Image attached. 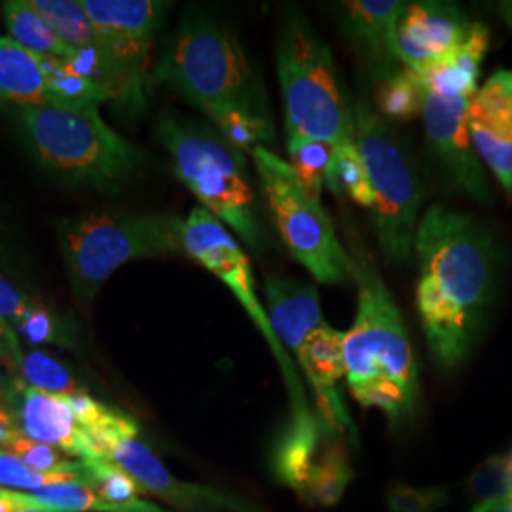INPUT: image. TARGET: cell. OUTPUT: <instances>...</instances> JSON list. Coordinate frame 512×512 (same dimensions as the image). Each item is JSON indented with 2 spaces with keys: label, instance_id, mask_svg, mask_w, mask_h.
I'll use <instances>...</instances> for the list:
<instances>
[{
  "label": "cell",
  "instance_id": "cell-20",
  "mask_svg": "<svg viewBox=\"0 0 512 512\" xmlns=\"http://www.w3.org/2000/svg\"><path fill=\"white\" fill-rule=\"evenodd\" d=\"M0 319L31 344L76 348L74 325L0 272Z\"/></svg>",
  "mask_w": 512,
  "mask_h": 512
},
{
  "label": "cell",
  "instance_id": "cell-8",
  "mask_svg": "<svg viewBox=\"0 0 512 512\" xmlns=\"http://www.w3.org/2000/svg\"><path fill=\"white\" fill-rule=\"evenodd\" d=\"M488 48L490 31L475 21L471 37L456 54L414 74L420 82V116L429 145L450 179L482 205H490L494 196L469 135V110Z\"/></svg>",
  "mask_w": 512,
  "mask_h": 512
},
{
  "label": "cell",
  "instance_id": "cell-7",
  "mask_svg": "<svg viewBox=\"0 0 512 512\" xmlns=\"http://www.w3.org/2000/svg\"><path fill=\"white\" fill-rule=\"evenodd\" d=\"M277 78L287 135L334 148L357 150L353 101L344 92L330 48L300 16L285 21L277 40Z\"/></svg>",
  "mask_w": 512,
  "mask_h": 512
},
{
  "label": "cell",
  "instance_id": "cell-2",
  "mask_svg": "<svg viewBox=\"0 0 512 512\" xmlns=\"http://www.w3.org/2000/svg\"><path fill=\"white\" fill-rule=\"evenodd\" d=\"M357 313L344 338L346 384L363 408L380 410L393 429L420 404V372L403 313L363 247H351Z\"/></svg>",
  "mask_w": 512,
  "mask_h": 512
},
{
  "label": "cell",
  "instance_id": "cell-35",
  "mask_svg": "<svg viewBox=\"0 0 512 512\" xmlns=\"http://www.w3.org/2000/svg\"><path fill=\"white\" fill-rule=\"evenodd\" d=\"M21 435L23 433H21L14 406L0 403V448L6 450Z\"/></svg>",
  "mask_w": 512,
  "mask_h": 512
},
{
  "label": "cell",
  "instance_id": "cell-13",
  "mask_svg": "<svg viewBox=\"0 0 512 512\" xmlns=\"http://www.w3.org/2000/svg\"><path fill=\"white\" fill-rule=\"evenodd\" d=\"M338 435L311 414L291 418L275 442V478L311 507L336 505L351 482V465Z\"/></svg>",
  "mask_w": 512,
  "mask_h": 512
},
{
  "label": "cell",
  "instance_id": "cell-27",
  "mask_svg": "<svg viewBox=\"0 0 512 512\" xmlns=\"http://www.w3.org/2000/svg\"><path fill=\"white\" fill-rule=\"evenodd\" d=\"M80 463L82 478L92 486L99 499L114 507L116 512L141 499V495H145L143 488L135 482V478L109 459L92 458Z\"/></svg>",
  "mask_w": 512,
  "mask_h": 512
},
{
  "label": "cell",
  "instance_id": "cell-17",
  "mask_svg": "<svg viewBox=\"0 0 512 512\" xmlns=\"http://www.w3.org/2000/svg\"><path fill=\"white\" fill-rule=\"evenodd\" d=\"M401 0H351L340 4V27L376 86L403 73L397 48Z\"/></svg>",
  "mask_w": 512,
  "mask_h": 512
},
{
  "label": "cell",
  "instance_id": "cell-32",
  "mask_svg": "<svg viewBox=\"0 0 512 512\" xmlns=\"http://www.w3.org/2000/svg\"><path fill=\"white\" fill-rule=\"evenodd\" d=\"M6 450L40 473H82L80 461H73L54 446L42 444L25 435L14 440Z\"/></svg>",
  "mask_w": 512,
  "mask_h": 512
},
{
  "label": "cell",
  "instance_id": "cell-19",
  "mask_svg": "<svg viewBox=\"0 0 512 512\" xmlns=\"http://www.w3.org/2000/svg\"><path fill=\"white\" fill-rule=\"evenodd\" d=\"M80 4L110 42L150 50L171 8L160 0H80Z\"/></svg>",
  "mask_w": 512,
  "mask_h": 512
},
{
  "label": "cell",
  "instance_id": "cell-1",
  "mask_svg": "<svg viewBox=\"0 0 512 512\" xmlns=\"http://www.w3.org/2000/svg\"><path fill=\"white\" fill-rule=\"evenodd\" d=\"M414 256L416 308L429 355L452 370L469 357L494 296V239L473 215L433 205L421 215Z\"/></svg>",
  "mask_w": 512,
  "mask_h": 512
},
{
  "label": "cell",
  "instance_id": "cell-15",
  "mask_svg": "<svg viewBox=\"0 0 512 512\" xmlns=\"http://www.w3.org/2000/svg\"><path fill=\"white\" fill-rule=\"evenodd\" d=\"M475 21L454 2H404L397 23V48L404 71L423 74L456 54L469 40Z\"/></svg>",
  "mask_w": 512,
  "mask_h": 512
},
{
  "label": "cell",
  "instance_id": "cell-29",
  "mask_svg": "<svg viewBox=\"0 0 512 512\" xmlns=\"http://www.w3.org/2000/svg\"><path fill=\"white\" fill-rule=\"evenodd\" d=\"M27 495L42 507L59 512H116L107 505L84 478H73L67 482L52 484Z\"/></svg>",
  "mask_w": 512,
  "mask_h": 512
},
{
  "label": "cell",
  "instance_id": "cell-11",
  "mask_svg": "<svg viewBox=\"0 0 512 512\" xmlns=\"http://www.w3.org/2000/svg\"><path fill=\"white\" fill-rule=\"evenodd\" d=\"M279 238L294 260L321 285L353 279V258L338 238L323 203L298 181L293 167L272 148L249 154Z\"/></svg>",
  "mask_w": 512,
  "mask_h": 512
},
{
  "label": "cell",
  "instance_id": "cell-31",
  "mask_svg": "<svg viewBox=\"0 0 512 512\" xmlns=\"http://www.w3.org/2000/svg\"><path fill=\"white\" fill-rule=\"evenodd\" d=\"M73 478H82V473H40L16 458L14 454H10L8 450L0 448V488L4 490L35 492L40 488L67 482Z\"/></svg>",
  "mask_w": 512,
  "mask_h": 512
},
{
  "label": "cell",
  "instance_id": "cell-37",
  "mask_svg": "<svg viewBox=\"0 0 512 512\" xmlns=\"http://www.w3.org/2000/svg\"><path fill=\"white\" fill-rule=\"evenodd\" d=\"M21 378L0 370V403L14 404Z\"/></svg>",
  "mask_w": 512,
  "mask_h": 512
},
{
  "label": "cell",
  "instance_id": "cell-23",
  "mask_svg": "<svg viewBox=\"0 0 512 512\" xmlns=\"http://www.w3.org/2000/svg\"><path fill=\"white\" fill-rule=\"evenodd\" d=\"M4 23L10 38L19 46L29 50L38 57H73L71 50L61 38L55 35L54 29L44 21L37 10L29 4V0H8L2 4Z\"/></svg>",
  "mask_w": 512,
  "mask_h": 512
},
{
  "label": "cell",
  "instance_id": "cell-26",
  "mask_svg": "<svg viewBox=\"0 0 512 512\" xmlns=\"http://www.w3.org/2000/svg\"><path fill=\"white\" fill-rule=\"evenodd\" d=\"M287 152L289 165L293 167L298 181L313 198L321 200L323 188H327L332 171L334 148L300 135H287Z\"/></svg>",
  "mask_w": 512,
  "mask_h": 512
},
{
  "label": "cell",
  "instance_id": "cell-16",
  "mask_svg": "<svg viewBox=\"0 0 512 512\" xmlns=\"http://www.w3.org/2000/svg\"><path fill=\"white\" fill-rule=\"evenodd\" d=\"M476 156L512 202V71H495L476 92L469 110Z\"/></svg>",
  "mask_w": 512,
  "mask_h": 512
},
{
  "label": "cell",
  "instance_id": "cell-21",
  "mask_svg": "<svg viewBox=\"0 0 512 512\" xmlns=\"http://www.w3.org/2000/svg\"><path fill=\"white\" fill-rule=\"evenodd\" d=\"M37 105H48L42 57L10 37H0V107Z\"/></svg>",
  "mask_w": 512,
  "mask_h": 512
},
{
  "label": "cell",
  "instance_id": "cell-30",
  "mask_svg": "<svg viewBox=\"0 0 512 512\" xmlns=\"http://www.w3.org/2000/svg\"><path fill=\"white\" fill-rule=\"evenodd\" d=\"M374 107L387 122H406L414 116H420L421 88L418 78L403 71L380 84Z\"/></svg>",
  "mask_w": 512,
  "mask_h": 512
},
{
  "label": "cell",
  "instance_id": "cell-5",
  "mask_svg": "<svg viewBox=\"0 0 512 512\" xmlns=\"http://www.w3.org/2000/svg\"><path fill=\"white\" fill-rule=\"evenodd\" d=\"M4 110L38 164L71 183L114 190L137 175L145 162L143 152L110 128L97 107L37 105Z\"/></svg>",
  "mask_w": 512,
  "mask_h": 512
},
{
  "label": "cell",
  "instance_id": "cell-36",
  "mask_svg": "<svg viewBox=\"0 0 512 512\" xmlns=\"http://www.w3.org/2000/svg\"><path fill=\"white\" fill-rule=\"evenodd\" d=\"M31 505L27 492H14L0 488V512H18Z\"/></svg>",
  "mask_w": 512,
  "mask_h": 512
},
{
  "label": "cell",
  "instance_id": "cell-14",
  "mask_svg": "<svg viewBox=\"0 0 512 512\" xmlns=\"http://www.w3.org/2000/svg\"><path fill=\"white\" fill-rule=\"evenodd\" d=\"M109 459L135 478L145 494L156 495L181 512H268L249 497H241L217 486L184 482L173 475L164 461L141 439V429L110 440L101 448Z\"/></svg>",
  "mask_w": 512,
  "mask_h": 512
},
{
  "label": "cell",
  "instance_id": "cell-24",
  "mask_svg": "<svg viewBox=\"0 0 512 512\" xmlns=\"http://www.w3.org/2000/svg\"><path fill=\"white\" fill-rule=\"evenodd\" d=\"M29 4L74 52L109 46V40L95 29L80 0H29Z\"/></svg>",
  "mask_w": 512,
  "mask_h": 512
},
{
  "label": "cell",
  "instance_id": "cell-12",
  "mask_svg": "<svg viewBox=\"0 0 512 512\" xmlns=\"http://www.w3.org/2000/svg\"><path fill=\"white\" fill-rule=\"evenodd\" d=\"M183 253L230 289V293L236 296L239 306L251 317L258 332L264 336L289 389L291 418L311 416L313 412L306 399L302 380L298 376V368L294 365L289 351L281 346V342L275 336L268 310L256 293L251 260L239 245L238 238L209 211H205L203 207H194L190 215L184 219Z\"/></svg>",
  "mask_w": 512,
  "mask_h": 512
},
{
  "label": "cell",
  "instance_id": "cell-3",
  "mask_svg": "<svg viewBox=\"0 0 512 512\" xmlns=\"http://www.w3.org/2000/svg\"><path fill=\"white\" fill-rule=\"evenodd\" d=\"M152 82L183 95L211 124L230 114L274 120L264 82L238 35L202 12H188L165 38Z\"/></svg>",
  "mask_w": 512,
  "mask_h": 512
},
{
  "label": "cell",
  "instance_id": "cell-18",
  "mask_svg": "<svg viewBox=\"0 0 512 512\" xmlns=\"http://www.w3.org/2000/svg\"><path fill=\"white\" fill-rule=\"evenodd\" d=\"M12 406L25 437L54 446L65 456H73L80 461L95 458L90 440L80 429L63 395L40 391L21 380Z\"/></svg>",
  "mask_w": 512,
  "mask_h": 512
},
{
  "label": "cell",
  "instance_id": "cell-22",
  "mask_svg": "<svg viewBox=\"0 0 512 512\" xmlns=\"http://www.w3.org/2000/svg\"><path fill=\"white\" fill-rule=\"evenodd\" d=\"M46 73L48 105L65 109H92L110 101L105 92L90 76L78 71L69 59L42 57Z\"/></svg>",
  "mask_w": 512,
  "mask_h": 512
},
{
  "label": "cell",
  "instance_id": "cell-6",
  "mask_svg": "<svg viewBox=\"0 0 512 512\" xmlns=\"http://www.w3.org/2000/svg\"><path fill=\"white\" fill-rule=\"evenodd\" d=\"M184 219L175 213L101 211L57 222L73 298L90 308L114 272L143 258L183 253Z\"/></svg>",
  "mask_w": 512,
  "mask_h": 512
},
{
  "label": "cell",
  "instance_id": "cell-28",
  "mask_svg": "<svg viewBox=\"0 0 512 512\" xmlns=\"http://www.w3.org/2000/svg\"><path fill=\"white\" fill-rule=\"evenodd\" d=\"M19 378L29 387L52 395H74L78 391H86L69 366L42 349H33L23 355Z\"/></svg>",
  "mask_w": 512,
  "mask_h": 512
},
{
  "label": "cell",
  "instance_id": "cell-39",
  "mask_svg": "<svg viewBox=\"0 0 512 512\" xmlns=\"http://www.w3.org/2000/svg\"><path fill=\"white\" fill-rule=\"evenodd\" d=\"M497 12L501 19L507 23V27L512 31V0H503L497 4Z\"/></svg>",
  "mask_w": 512,
  "mask_h": 512
},
{
  "label": "cell",
  "instance_id": "cell-10",
  "mask_svg": "<svg viewBox=\"0 0 512 512\" xmlns=\"http://www.w3.org/2000/svg\"><path fill=\"white\" fill-rule=\"evenodd\" d=\"M264 298L277 340L291 351L310 384L317 418L336 433H351L355 439L353 421L338 393V382L346 378V332L332 329L327 323L319 293L310 283L268 275Z\"/></svg>",
  "mask_w": 512,
  "mask_h": 512
},
{
  "label": "cell",
  "instance_id": "cell-41",
  "mask_svg": "<svg viewBox=\"0 0 512 512\" xmlns=\"http://www.w3.org/2000/svg\"><path fill=\"white\" fill-rule=\"evenodd\" d=\"M31 499V497H29ZM18 512H59L54 511V509H48V507H42V505H38V503H35L33 499H31V505H27V507H23L21 511Z\"/></svg>",
  "mask_w": 512,
  "mask_h": 512
},
{
  "label": "cell",
  "instance_id": "cell-34",
  "mask_svg": "<svg viewBox=\"0 0 512 512\" xmlns=\"http://www.w3.org/2000/svg\"><path fill=\"white\" fill-rule=\"evenodd\" d=\"M23 348L19 342V336L16 330L10 325H6L0 319V365L6 368L8 374L19 376V368L23 363Z\"/></svg>",
  "mask_w": 512,
  "mask_h": 512
},
{
  "label": "cell",
  "instance_id": "cell-40",
  "mask_svg": "<svg viewBox=\"0 0 512 512\" xmlns=\"http://www.w3.org/2000/svg\"><path fill=\"white\" fill-rule=\"evenodd\" d=\"M8 256V234L4 230V224L0 220V262Z\"/></svg>",
  "mask_w": 512,
  "mask_h": 512
},
{
  "label": "cell",
  "instance_id": "cell-38",
  "mask_svg": "<svg viewBox=\"0 0 512 512\" xmlns=\"http://www.w3.org/2000/svg\"><path fill=\"white\" fill-rule=\"evenodd\" d=\"M118 512H171L164 511L162 507H158V505H154V503H150V501H145V499H137L135 503H131V505H126V507H122V509H118Z\"/></svg>",
  "mask_w": 512,
  "mask_h": 512
},
{
  "label": "cell",
  "instance_id": "cell-33",
  "mask_svg": "<svg viewBox=\"0 0 512 512\" xmlns=\"http://www.w3.org/2000/svg\"><path fill=\"white\" fill-rule=\"evenodd\" d=\"M385 503L391 512H435L448 503V492L442 486L414 488L395 482L385 492Z\"/></svg>",
  "mask_w": 512,
  "mask_h": 512
},
{
  "label": "cell",
  "instance_id": "cell-4",
  "mask_svg": "<svg viewBox=\"0 0 512 512\" xmlns=\"http://www.w3.org/2000/svg\"><path fill=\"white\" fill-rule=\"evenodd\" d=\"M154 135L169 154L173 173L203 209L249 249L262 251L268 234L247 154L232 147L213 126L184 118L173 109L160 112Z\"/></svg>",
  "mask_w": 512,
  "mask_h": 512
},
{
  "label": "cell",
  "instance_id": "cell-9",
  "mask_svg": "<svg viewBox=\"0 0 512 512\" xmlns=\"http://www.w3.org/2000/svg\"><path fill=\"white\" fill-rule=\"evenodd\" d=\"M353 118L372 232L391 262L406 264L414 255L423 207L420 175L399 135L368 99H353Z\"/></svg>",
  "mask_w": 512,
  "mask_h": 512
},
{
  "label": "cell",
  "instance_id": "cell-25",
  "mask_svg": "<svg viewBox=\"0 0 512 512\" xmlns=\"http://www.w3.org/2000/svg\"><path fill=\"white\" fill-rule=\"evenodd\" d=\"M473 512H512V446L490 458L469 478Z\"/></svg>",
  "mask_w": 512,
  "mask_h": 512
}]
</instances>
